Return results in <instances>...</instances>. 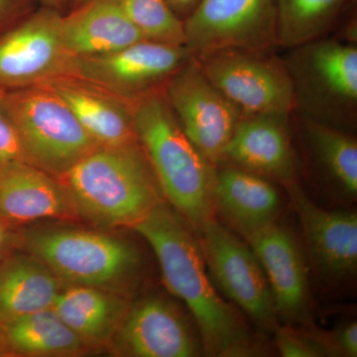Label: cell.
<instances>
[{
    "mask_svg": "<svg viewBox=\"0 0 357 357\" xmlns=\"http://www.w3.org/2000/svg\"><path fill=\"white\" fill-rule=\"evenodd\" d=\"M349 0H278V41L286 47L310 43L325 32Z\"/></svg>",
    "mask_w": 357,
    "mask_h": 357,
    "instance_id": "23",
    "label": "cell"
},
{
    "mask_svg": "<svg viewBox=\"0 0 357 357\" xmlns=\"http://www.w3.org/2000/svg\"><path fill=\"white\" fill-rule=\"evenodd\" d=\"M163 93L188 138L218 165L243 112L208 81L194 57L168 79Z\"/></svg>",
    "mask_w": 357,
    "mask_h": 357,
    "instance_id": "10",
    "label": "cell"
},
{
    "mask_svg": "<svg viewBox=\"0 0 357 357\" xmlns=\"http://www.w3.org/2000/svg\"><path fill=\"white\" fill-rule=\"evenodd\" d=\"M314 153L331 177L351 196L357 194V143L351 136L318 121L307 122Z\"/></svg>",
    "mask_w": 357,
    "mask_h": 357,
    "instance_id": "25",
    "label": "cell"
},
{
    "mask_svg": "<svg viewBox=\"0 0 357 357\" xmlns=\"http://www.w3.org/2000/svg\"><path fill=\"white\" fill-rule=\"evenodd\" d=\"M144 39L185 46L183 21L166 0H116Z\"/></svg>",
    "mask_w": 357,
    "mask_h": 357,
    "instance_id": "26",
    "label": "cell"
},
{
    "mask_svg": "<svg viewBox=\"0 0 357 357\" xmlns=\"http://www.w3.org/2000/svg\"><path fill=\"white\" fill-rule=\"evenodd\" d=\"M17 243V236L13 227L0 218V261L11 255V251Z\"/></svg>",
    "mask_w": 357,
    "mask_h": 357,
    "instance_id": "31",
    "label": "cell"
},
{
    "mask_svg": "<svg viewBox=\"0 0 357 357\" xmlns=\"http://www.w3.org/2000/svg\"><path fill=\"white\" fill-rule=\"evenodd\" d=\"M61 36L70 58L112 53L146 40L116 0H89L63 13Z\"/></svg>",
    "mask_w": 357,
    "mask_h": 357,
    "instance_id": "19",
    "label": "cell"
},
{
    "mask_svg": "<svg viewBox=\"0 0 357 357\" xmlns=\"http://www.w3.org/2000/svg\"><path fill=\"white\" fill-rule=\"evenodd\" d=\"M213 206L232 229L246 237L275 222L280 196L268 178L225 164L215 166Z\"/></svg>",
    "mask_w": 357,
    "mask_h": 357,
    "instance_id": "17",
    "label": "cell"
},
{
    "mask_svg": "<svg viewBox=\"0 0 357 357\" xmlns=\"http://www.w3.org/2000/svg\"><path fill=\"white\" fill-rule=\"evenodd\" d=\"M208 274L220 292L257 324L273 332L278 325L273 294L255 253L215 218L197 229Z\"/></svg>",
    "mask_w": 357,
    "mask_h": 357,
    "instance_id": "7",
    "label": "cell"
},
{
    "mask_svg": "<svg viewBox=\"0 0 357 357\" xmlns=\"http://www.w3.org/2000/svg\"><path fill=\"white\" fill-rule=\"evenodd\" d=\"M114 335L115 345L124 356L194 357L204 354L201 338L184 314L156 296L128 309Z\"/></svg>",
    "mask_w": 357,
    "mask_h": 357,
    "instance_id": "12",
    "label": "cell"
},
{
    "mask_svg": "<svg viewBox=\"0 0 357 357\" xmlns=\"http://www.w3.org/2000/svg\"><path fill=\"white\" fill-rule=\"evenodd\" d=\"M62 15L42 6L0 39V88L35 86L65 76L70 57L61 36Z\"/></svg>",
    "mask_w": 357,
    "mask_h": 357,
    "instance_id": "11",
    "label": "cell"
},
{
    "mask_svg": "<svg viewBox=\"0 0 357 357\" xmlns=\"http://www.w3.org/2000/svg\"><path fill=\"white\" fill-rule=\"evenodd\" d=\"M177 211L160 202L132 229L153 249L164 283L189 310L204 354L217 357L259 354L255 337L236 307L211 282L198 236Z\"/></svg>",
    "mask_w": 357,
    "mask_h": 357,
    "instance_id": "1",
    "label": "cell"
},
{
    "mask_svg": "<svg viewBox=\"0 0 357 357\" xmlns=\"http://www.w3.org/2000/svg\"><path fill=\"white\" fill-rule=\"evenodd\" d=\"M10 352L31 356H73L86 342L66 325L53 307L1 325Z\"/></svg>",
    "mask_w": 357,
    "mask_h": 357,
    "instance_id": "22",
    "label": "cell"
},
{
    "mask_svg": "<svg viewBox=\"0 0 357 357\" xmlns=\"http://www.w3.org/2000/svg\"><path fill=\"white\" fill-rule=\"evenodd\" d=\"M275 344L284 357H325L328 352L319 330H299L292 326H275Z\"/></svg>",
    "mask_w": 357,
    "mask_h": 357,
    "instance_id": "27",
    "label": "cell"
},
{
    "mask_svg": "<svg viewBox=\"0 0 357 357\" xmlns=\"http://www.w3.org/2000/svg\"><path fill=\"white\" fill-rule=\"evenodd\" d=\"M194 58L208 81L244 115H289L297 105L292 74L270 51L227 49Z\"/></svg>",
    "mask_w": 357,
    "mask_h": 357,
    "instance_id": "6",
    "label": "cell"
},
{
    "mask_svg": "<svg viewBox=\"0 0 357 357\" xmlns=\"http://www.w3.org/2000/svg\"><path fill=\"white\" fill-rule=\"evenodd\" d=\"M310 72L319 88L342 102L357 100V50L338 42H319L309 50Z\"/></svg>",
    "mask_w": 357,
    "mask_h": 357,
    "instance_id": "24",
    "label": "cell"
},
{
    "mask_svg": "<svg viewBox=\"0 0 357 357\" xmlns=\"http://www.w3.org/2000/svg\"><path fill=\"white\" fill-rule=\"evenodd\" d=\"M287 188L307 248L321 271L335 279L356 273V213L324 210L307 198L297 183Z\"/></svg>",
    "mask_w": 357,
    "mask_h": 357,
    "instance_id": "15",
    "label": "cell"
},
{
    "mask_svg": "<svg viewBox=\"0 0 357 357\" xmlns=\"http://www.w3.org/2000/svg\"><path fill=\"white\" fill-rule=\"evenodd\" d=\"M9 352H10V351H9L8 345H7L3 328H2L1 324H0V356H6Z\"/></svg>",
    "mask_w": 357,
    "mask_h": 357,
    "instance_id": "34",
    "label": "cell"
},
{
    "mask_svg": "<svg viewBox=\"0 0 357 357\" xmlns=\"http://www.w3.org/2000/svg\"><path fill=\"white\" fill-rule=\"evenodd\" d=\"M20 163L28 162L17 131L4 107L3 89L0 88V172Z\"/></svg>",
    "mask_w": 357,
    "mask_h": 357,
    "instance_id": "28",
    "label": "cell"
},
{
    "mask_svg": "<svg viewBox=\"0 0 357 357\" xmlns=\"http://www.w3.org/2000/svg\"><path fill=\"white\" fill-rule=\"evenodd\" d=\"M59 278L37 258L8 256L0 261V324L53 307Z\"/></svg>",
    "mask_w": 357,
    "mask_h": 357,
    "instance_id": "20",
    "label": "cell"
},
{
    "mask_svg": "<svg viewBox=\"0 0 357 357\" xmlns=\"http://www.w3.org/2000/svg\"><path fill=\"white\" fill-rule=\"evenodd\" d=\"M57 178L75 211L103 227H132L161 201V189L138 141L98 146Z\"/></svg>",
    "mask_w": 357,
    "mask_h": 357,
    "instance_id": "3",
    "label": "cell"
},
{
    "mask_svg": "<svg viewBox=\"0 0 357 357\" xmlns=\"http://www.w3.org/2000/svg\"><path fill=\"white\" fill-rule=\"evenodd\" d=\"M43 7L47 8L56 9L63 13V9L65 8V0H35Z\"/></svg>",
    "mask_w": 357,
    "mask_h": 357,
    "instance_id": "33",
    "label": "cell"
},
{
    "mask_svg": "<svg viewBox=\"0 0 357 357\" xmlns=\"http://www.w3.org/2000/svg\"><path fill=\"white\" fill-rule=\"evenodd\" d=\"M41 84L64 100L100 146H121L137 141L130 103L72 76L53 77Z\"/></svg>",
    "mask_w": 357,
    "mask_h": 357,
    "instance_id": "16",
    "label": "cell"
},
{
    "mask_svg": "<svg viewBox=\"0 0 357 357\" xmlns=\"http://www.w3.org/2000/svg\"><path fill=\"white\" fill-rule=\"evenodd\" d=\"M89 0H65V8L67 7L69 10L77 8V7L83 6L84 3L88 2Z\"/></svg>",
    "mask_w": 357,
    "mask_h": 357,
    "instance_id": "35",
    "label": "cell"
},
{
    "mask_svg": "<svg viewBox=\"0 0 357 357\" xmlns=\"http://www.w3.org/2000/svg\"><path fill=\"white\" fill-rule=\"evenodd\" d=\"M319 333L328 352V356H357L356 321L338 326L332 332L319 331Z\"/></svg>",
    "mask_w": 357,
    "mask_h": 357,
    "instance_id": "29",
    "label": "cell"
},
{
    "mask_svg": "<svg viewBox=\"0 0 357 357\" xmlns=\"http://www.w3.org/2000/svg\"><path fill=\"white\" fill-rule=\"evenodd\" d=\"M244 238L266 274L278 319L289 325L306 324L310 301L306 262L292 232L274 222Z\"/></svg>",
    "mask_w": 357,
    "mask_h": 357,
    "instance_id": "13",
    "label": "cell"
},
{
    "mask_svg": "<svg viewBox=\"0 0 357 357\" xmlns=\"http://www.w3.org/2000/svg\"><path fill=\"white\" fill-rule=\"evenodd\" d=\"M4 107L30 165L59 177L100 146L44 84L3 89Z\"/></svg>",
    "mask_w": 357,
    "mask_h": 357,
    "instance_id": "4",
    "label": "cell"
},
{
    "mask_svg": "<svg viewBox=\"0 0 357 357\" xmlns=\"http://www.w3.org/2000/svg\"><path fill=\"white\" fill-rule=\"evenodd\" d=\"M183 25L192 57L227 49L271 51L279 45L278 0H199Z\"/></svg>",
    "mask_w": 357,
    "mask_h": 357,
    "instance_id": "8",
    "label": "cell"
},
{
    "mask_svg": "<svg viewBox=\"0 0 357 357\" xmlns=\"http://www.w3.org/2000/svg\"><path fill=\"white\" fill-rule=\"evenodd\" d=\"M25 243L33 257L72 285L105 289L128 278L139 265L132 244L91 230H43Z\"/></svg>",
    "mask_w": 357,
    "mask_h": 357,
    "instance_id": "5",
    "label": "cell"
},
{
    "mask_svg": "<svg viewBox=\"0 0 357 357\" xmlns=\"http://www.w3.org/2000/svg\"><path fill=\"white\" fill-rule=\"evenodd\" d=\"M181 20L184 21L198 6L199 0H166Z\"/></svg>",
    "mask_w": 357,
    "mask_h": 357,
    "instance_id": "32",
    "label": "cell"
},
{
    "mask_svg": "<svg viewBox=\"0 0 357 357\" xmlns=\"http://www.w3.org/2000/svg\"><path fill=\"white\" fill-rule=\"evenodd\" d=\"M74 206L60 180L28 163L0 172V218L10 225L70 217Z\"/></svg>",
    "mask_w": 357,
    "mask_h": 357,
    "instance_id": "18",
    "label": "cell"
},
{
    "mask_svg": "<svg viewBox=\"0 0 357 357\" xmlns=\"http://www.w3.org/2000/svg\"><path fill=\"white\" fill-rule=\"evenodd\" d=\"M35 0H0V22L13 17L29 14V8Z\"/></svg>",
    "mask_w": 357,
    "mask_h": 357,
    "instance_id": "30",
    "label": "cell"
},
{
    "mask_svg": "<svg viewBox=\"0 0 357 357\" xmlns=\"http://www.w3.org/2000/svg\"><path fill=\"white\" fill-rule=\"evenodd\" d=\"M134 131L162 195L194 229L213 218V165L181 128L163 89L130 103Z\"/></svg>",
    "mask_w": 357,
    "mask_h": 357,
    "instance_id": "2",
    "label": "cell"
},
{
    "mask_svg": "<svg viewBox=\"0 0 357 357\" xmlns=\"http://www.w3.org/2000/svg\"><path fill=\"white\" fill-rule=\"evenodd\" d=\"M52 307L86 344H100L114 337L128 310L114 294L79 285L60 291Z\"/></svg>",
    "mask_w": 357,
    "mask_h": 357,
    "instance_id": "21",
    "label": "cell"
},
{
    "mask_svg": "<svg viewBox=\"0 0 357 357\" xmlns=\"http://www.w3.org/2000/svg\"><path fill=\"white\" fill-rule=\"evenodd\" d=\"M191 57L185 46L141 40L112 53L70 58L65 76L84 79L131 103L163 89Z\"/></svg>",
    "mask_w": 357,
    "mask_h": 357,
    "instance_id": "9",
    "label": "cell"
},
{
    "mask_svg": "<svg viewBox=\"0 0 357 357\" xmlns=\"http://www.w3.org/2000/svg\"><path fill=\"white\" fill-rule=\"evenodd\" d=\"M287 119L288 115H243L220 163L274 178L286 187L296 183L297 164Z\"/></svg>",
    "mask_w": 357,
    "mask_h": 357,
    "instance_id": "14",
    "label": "cell"
}]
</instances>
